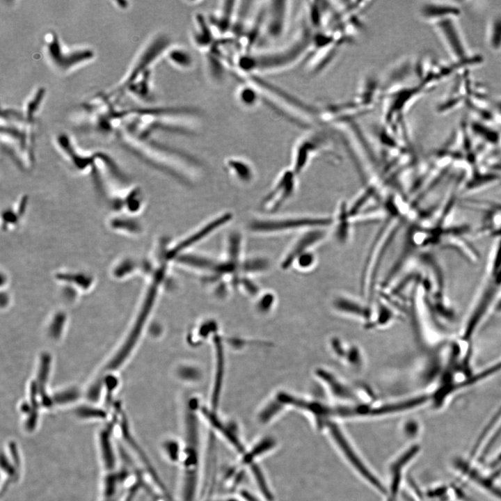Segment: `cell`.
Returning <instances> with one entry per match:
<instances>
[{
    "label": "cell",
    "instance_id": "cell-1",
    "mask_svg": "<svg viewBox=\"0 0 501 501\" xmlns=\"http://www.w3.org/2000/svg\"><path fill=\"white\" fill-rule=\"evenodd\" d=\"M432 26L454 63L464 67L478 61L473 58L456 18L446 19Z\"/></svg>",
    "mask_w": 501,
    "mask_h": 501
},
{
    "label": "cell",
    "instance_id": "cell-2",
    "mask_svg": "<svg viewBox=\"0 0 501 501\" xmlns=\"http://www.w3.org/2000/svg\"><path fill=\"white\" fill-rule=\"evenodd\" d=\"M47 54L51 62L58 69L63 71L70 70L85 61L90 60L93 53L90 49L65 51L56 35L50 33L47 38Z\"/></svg>",
    "mask_w": 501,
    "mask_h": 501
},
{
    "label": "cell",
    "instance_id": "cell-3",
    "mask_svg": "<svg viewBox=\"0 0 501 501\" xmlns=\"http://www.w3.org/2000/svg\"><path fill=\"white\" fill-rule=\"evenodd\" d=\"M4 445L1 456V495L12 484L19 479L22 467V456L17 443L14 440H9Z\"/></svg>",
    "mask_w": 501,
    "mask_h": 501
},
{
    "label": "cell",
    "instance_id": "cell-4",
    "mask_svg": "<svg viewBox=\"0 0 501 501\" xmlns=\"http://www.w3.org/2000/svg\"><path fill=\"white\" fill-rule=\"evenodd\" d=\"M461 12L459 2L450 1H426L419 8L420 17L431 24L446 19H458Z\"/></svg>",
    "mask_w": 501,
    "mask_h": 501
},
{
    "label": "cell",
    "instance_id": "cell-5",
    "mask_svg": "<svg viewBox=\"0 0 501 501\" xmlns=\"http://www.w3.org/2000/svg\"><path fill=\"white\" fill-rule=\"evenodd\" d=\"M231 215L230 214H225L209 222L201 229L197 230L195 232L190 234V236L186 237L182 241H180L172 248H170L167 253L168 259L170 260L178 257L179 254H180L184 250L200 241L205 237L209 235L218 228L226 223L227 221H229Z\"/></svg>",
    "mask_w": 501,
    "mask_h": 501
},
{
    "label": "cell",
    "instance_id": "cell-6",
    "mask_svg": "<svg viewBox=\"0 0 501 501\" xmlns=\"http://www.w3.org/2000/svg\"><path fill=\"white\" fill-rule=\"evenodd\" d=\"M485 41L488 49L501 53V11L492 15L486 26Z\"/></svg>",
    "mask_w": 501,
    "mask_h": 501
},
{
    "label": "cell",
    "instance_id": "cell-7",
    "mask_svg": "<svg viewBox=\"0 0 501 501\" xmlns=\"http://www.w3.org/2000/svg\"><path fill=\"white\" fill-rule=\"evenodd\" d=\"M166 53L168 62L175 67L185 70L190 68L193 64L191 54L184 48L170 47Z\"/></svg>",
    "mask_w": 501,
    "mask_h": 501
},
{
    "label": "cell",
    "instance_id": "cell-8",
    "mask_svg": "<svg viewBox=\"0 0 501 501\" xmlns=\"http://www.w3.org/2000/svg\"><path fill=\"white\" fill-rule=\"evenodd\" d=\"M237 98L244 106L252 108L258 104L260 99L262 97L257 88L248 82V84L239 88Z\"/></svg>",
    "mask_w": 501,
    "mask_h": 501
},
{
    "label": "cell",
    "instance_id": "cell-9",
    "mask_svg": "<svg viewBox=\"0 0 501 501\" xmlns=\"http://www.w3.org/2000/svg\"><path fill=\"white\" fill-rule=\"evenodd\" d=\"M471 129L479 138L490 143L495 144L501 138L500 134L496 129L478 121L472 122Z\"/></svg>",
    "mask_w": 501,
    "mask_h": 501
},
{
    "label": "cell",
    "instance_id": "cell-10",
    "mask_svg": "<svg viewBox=\"0 0 501 501\" xmlns=\"http://www.w3.org/2000/svg\"><path fill=\"white\" fill-rule=\"evenodd\" d=\"M228 166L230 170L235 173V175L239 177V179L246 181L249 180L251 177V170L248 165L241 160L238 159H230L228 161Z\"/></svg>",
    "mask_w": 501,
    "mask_h": 501
},
{
    "label": "cell",
    "instance_id": "cell-11",
    "mask_svg": "<svg viewBox=\"0 0 501 501\" xmlns=\"http://www.w3.org/2000/svg\"><path fill=\"white\" fill-rule=\"evenodd\" d=\"M491 103L495 113L501 116V97L491 100Z\"/></svg>",
    "mask_w": 501,
    "mask_h": 501
},
{
    "label": "cell",
    "instance_id": "cell-12",
    "mask_svg": "<svg viewBox=\"0 0 501 501\" xmlns=\"http://www.w3.org/2000/svg\"><path fill=\"white\" fill-rule=\"evenodd\" d=\"M498 310L501 311V301L497 305Z\"/></svg>",
    "mask_w": 501,
    "mask_h": 501
},
{
    "label": "cell",
    "instance_id": "cell-13",
    "mask_svg": "<svg viewBox=\"0 0 501 501\" xmlns=\"http://www.w3.org/2000/svg\"><path fill=\"white\" fill-rule=\"evenodd\" d=\"M497 170L501 175V167H497Z\"/></svg>",
    "mask_w": 501,
    "mask_h": 501
}]
</instances>
